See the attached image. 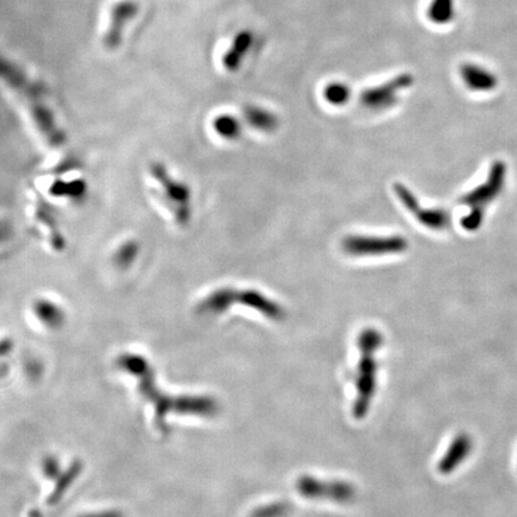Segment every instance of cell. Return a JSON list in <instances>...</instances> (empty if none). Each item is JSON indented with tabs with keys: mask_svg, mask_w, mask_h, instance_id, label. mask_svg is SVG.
I'll return each mask as SVG.
<instances>
[{
	"mask_svg": "<svg viewBox=\"0 0 517 517\" xmlns=\"http://www.w3.org/2000/svg\"><path fill=\"white\" fill-rule=\"evenodd\" d=\"M235 303H240L260 312L271 320L284 319V309L264 293L254 289L237 290L234 288L217 289L200 302L199 310L203 313H223Z\"/></svg>",
	"mask_w": 517,
	"mask_h": 517,
	"instance_id": "1",
	"label": "cell"
},
{
	"mask_svg": "<svg viewBox=\"0 0 517 517\" xmlns=\"http://www.w3.org/2000/svg\"><path fill=\"white\" fill-rule=\"evenodd\" d=\"M155 181L157 198L170 211L177 224H189L192 217V192L189 186L177 180L165 165L155 163L148 170Z\"/></svg>",
	"mask_w": 517,
	"mask_h": 517,
	"instance_id": "2",
	"label": "cell"
},
{
	"mask_svg": "<svg viewBox=\"0 0 517 517\" xmlns=\"http://www.w3.org/2000/svg\"><path fill=\"white\" fill-rule=\"evenodd\" d=\"M341 249L350 257H387L405 253L409 249V241L401 235L373 236L352 234L343 238Z\"/></svg>",
	"mask_w": 517,
	"mask_h": 517,
	"instance_id": "3",
	"label": "cell"
},
{
	"mask_svg": "<svg viewBox=\"0 0 517 517\" xmlns=\"http://www.w3.org/2000/svg\"><path fill=\"white\" fill-rule=\"evenodd\" d=\"M414 78L409 73H401L382 84L370 87L361 93L362 107L373 112L393 108L400 100V94L412 87Z\"/></svg>",
	"mask_w": 517,
	"mask_h": 517,
	"instance_id": "4",
	"label": "cell"
},
{
	"mask_svg": "<svg viewBox=\"0 0 517 517\" xmlns=\"http://www.w3.org/2000/svg\"><path fill=\"white\" fill-rule=\"evenodd\" d=\"M505 177H506V165L504 162L502 160L493 162L485 182L465 194L462 197L461 204L468 206L469 210L473 212L485 215L487 205L499 197V194L504 189Z\"/></svg>",
	"mask_w": 517,
	"mask_h": 517,
	"instance_id": "5",
	"label": "cell"
},
{
	"mask_svg": "<svg viewBox=\"0 0 517 517\" xmlns=\"http://www.w3.org/2000/svg\"><path fill=\"white\" fill-rule=\"evenodd\" d=\"M394 193L401 205L412 215L418 223H421L425 228L433 231H442L448 228L452 222V216L445 209H428L419 204L416 194L404 184L397 182L394 185Z\"/></svg>",
	"mask_w": 517,
	"mask_h": 517,
	"instance_id": "6",
	"label": "cell"
},
{
	"mask_svg": "<svg viewBox=\"0 0 517 517\" xmlns=\"http://www.w3.org/2000/svg\"><path fill=\"white\" fill-rule=\"evenodd\" d=\"M138 11H139V6L133 0H120L113 5L110 17H109L110 20H109L108 28L102 39L105 49L108 51H115L119 49V46L122 42L126 25H129V20H132L133 17L136 16Z\"/></svg>",
	"mask_w": 517,
	"mask_h": 517,
	"instance_id": "7",
	"label": "cell"
},
{
	"mask_svg": "<svg viewBox=\"0 0 517 517\" xmlns=\"http://www.w3.org/2000/svg\"><path fill=\"white\" fill-rule=\"evenodd\" d=\"M460 76L466 88L474 93H490L497 88V76L481 65L466 63L460 68Z\"/></svg>",
	"mask_w": 517,
	"mask_h": 517,
	"instance_id": "8",
	"label": "cell"
},
{
	"mask_svg": "<svg viewBox=\"0 0 517 517\" xmlns=\"http://www.w3.org/2000/svg\"><path fill=\"white\" fill-rule=\"evenodd\" d=\"M255 37L250 30H241L234 37L228 51L223 56V66L229 72H236L240 70L248 56Z\"/></svg>",
	"mask_w": 517,
	"mask_h": 517,
	"instance_id": "9",
	"label": "cell"
},
{
	"mask_svg": "<svg viewBox=\"0 0 517 517\" xmlns=\"http://www.w3.org/2000/svg\"><path fill=\"white\" fill-rule=\"evenodd\" d=\"M243 117H245V124L260 132H273L279 126V119L277 115L260 106L249 105L245 107Z\"/></svg>",
	"mask_w": 517,
	"mask_h": 517,
	"instance_id": "10",
	"label": "cell"
},
{
	"mask_svg": "<svg viewBox=\"0 0 517 517\" xmlns=\"http://www.w3.org/2000/svg\"><path fill=\"white\" fill-rule=\"evenodd\" d=\"M426 15L433 25H449L457 15L455 0H430Z\"/></svg>",
	"mask_w": 517,
	"mask_h": 517,
	"instance_id": "11",
	"label": "cell"
},
{
	"mask_svg": "<svg viewBox=\"0 0 517 517\" xmlns=\"http://www.w3.org/2000/svg\"><path fill=\"white\" fill-rule=\"evenodd\" d=\"M213 129L222 138L228 141H235L241 136L242 125L240 120L231 114H221L213 120Z\"/></svg>",
	"mask_w": 517,
	"mask_h": 517,
	"instance_id": "12",
	"label": "cell"
},
{
	"mask_svg": "<svg viewBox=\"0 0 517 517\" xmlns=\"http://www.w3.org/2000/svg\"><path fill=\"white\" fill-rule=\"evenodd\" d=\"M34 310L37 317H40L46 325L51 327H58L64 321V314L61 309L51 301H37L34 305Z\"/></svg>",
	"mask_w": 517,
	"mask_h": 517,
	"instance_id": "13",
	"label": "cell"
},
{
	"mask_svg": "<svg viewBox=\"0 0 517 517\" xmlns=\"http://www.w3.org/2000/svg\"><path fill=\"white\" fill-rule=\"evenodd\" d=\"M351 95H352V91H351L350 85L343 82H332L327 84L324 90L325 100L328 102L329 105L334 106V107L346 105L351 98Z\"/></svg>",
	"mask_w": 517,
	"mask_h": 517,
	"instance_id": "14",
	"label": "cell"
},
{
	"mask_svg": "<svg viewBox=\"0 0 517 517\" xmlns=\"http://www.w3.org/2000/svg\"><path fill=\"white\" fill-rule=\"evenodd\" d=\"M138 254H139V245H136V242L129 241V242H124L117 248V253L114 254V260L119 267L124 269V267L132 265Z\"/></svg>",
	"mask_w": 517,
	"mask_h": 517,
	"instance_id": "15",
	"label": "cell"
},
{
	"mask_svg": "<svg viewBox=\"0 0 517 517\" xmlns=\"http://www.w3.org/2000/svg\"><path fill=\"white\" fill-rule=\"evenodd\" d=\"M88 517H121L119 513H101V515H94V516H88Z\"/></svg>",
	"mask_w": 517,
	"mask_h": 517,
	"instance_id": "16",
	"label": "cell"
}]
</instances>
